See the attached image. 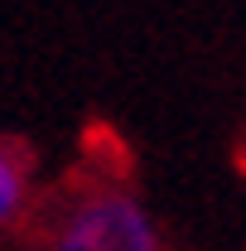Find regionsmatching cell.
Returning <instances> with one entry per match:
<instances>
[{
	"instance_id": "6da1fadb",
	"label": "cell",
	"mask_w": 246,
	"mask_h": 251,
	"mask_svg": "<svg viewBox=\"0 0 246 251\" xmlns=\"http://www.w3.org/2000/svg\"><path fill=\"white\" fill-rule=\"evenodd\" d=\"M15 237L39 251H164L125 184L82 159L58 188L20 208Z\"/></svg>"
},
{
	"instance_id": "7a4b0ae2",
	"label": "cell",
	"mask_w": 246,
	"mask_h": 251,
	"mask_svg": "<svg viewBox=\"0 0 246 251\" xmlns=\"http://www.w3.org/2000/svg\"><path fill=\"white\" fill-rule=\"evenodd\" d=\"M34 174V150L20 135H0V222L20 218L25 208V188Z\"/></svg>"
},
{
	"instance_id": "3957f363",
	"label": "cell",
	"mask_w": 246,
	"mask_h": 251,
	"mask_svg": "<svg viewBox=\"0 0 246 251\" xmlns=\"http://www.w3.org/2000/svg\"><path fill=\"white\" fill-rule=\"evenodd\" d=\"M232 159H237V169L246 174V130H242V140H237V150H232Z\"/></svg>"
}]
</instances>
